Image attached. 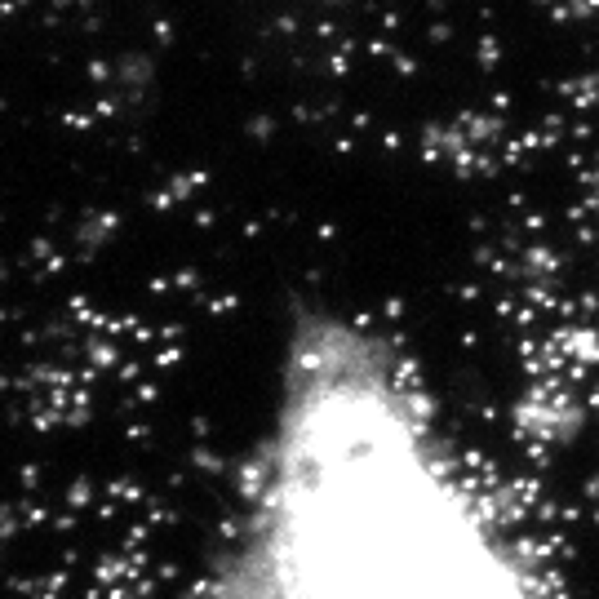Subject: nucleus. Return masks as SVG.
Returning a JSON list of instances; mask_svg holds the SVG:
<instances>
[{"mask_svg":"<svg viewBox=\"0 0 599 599\" xmlns=\"http://www.w3.org/2000/svg\"><path fill=\"white\" fill-rule=\"evenodd\" d=\"M205 599H559L413 355L311 306L271 368Z\"/></svg>","mask_w":599,"mask_h":599,"instance_id":"f257e3e1","label":"nucleus"}]
</instances>
